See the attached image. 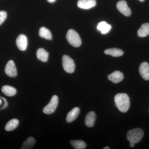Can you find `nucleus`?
Here are the masks:
<instances>
[{
    "mask_svg": "<svg viewBox=\"0 0 149 149\" xmlns=\"http://www.w3.org/2000/svg\"><path fill=\"white\" fill-rule=\"evenodd\" d=\"M115 106L122 112H127L130 106V99L125 93H118L114 97Z\"/></svg>",
    "mask_w": 149,
    "mask_h": 149,
    "instance_id": "nucleus-1",
    "label": "nucleus"
},
{
    "mask_svg": "<svg viewBox=\"0 0 149 149\" xmlns=\"http://www.w3.org/2000/svg\"><path fill=\"white\" fill-rule=\"evenodd\" d=\"M144 136V132L140 128H134L127 133V138L130 142L137 143L140 142Z\"/></svg>",
    "mask_w": 149,
    "mask_h": 149,
    "instance_id": "nucleus-2",
    "label": "nucleus"
},
{
    "mask_svg": "<svg viewBox=\"0 0 149 149\" xmlns=\"http://www.w3.org/2000/svg\"><path fill=\"white\" fill-rule=\"evenodd\" d=\"M66 39L70 45L75 47H80L82 44L79 34L73 29H70L68 31Z\"/></svg>",
    "mask_w": 149,
    "mask_h": 149,
    "instance_id": "nucleus-3",
    "label": "nucleus"
},
{
    "mask_svg": "<svg viewBox=\"0 0 149 149\" xmlns=\"http://www.w3.org/2000/svg\"><path fill=\"white\" fill-rule=\"evenodd\" d=\"M62 65L65 71L68 73H72L74 72L75 63L73 59L69 56L64 55L63 56Z\"/></svg>",
    "mask_w": 149,
    "mask_h": 149,
    "instance_id": "nucleus-4",
    "label": "nucleus"
},
{
    "mask_svg": "<svg viewBox=\"0 0 149 149\" xmlns=\"http://www.w3.org/2000/svg\"><path fill=\"white\" fill-rule=\"evenodd\" d=\"M58 103V97L56 95L53 96L49 103L44 108L43 112L47 114H52L55 111Z\"/></svg>",
    "mask_w": 149,
    "mask_h": 149,
    "instance_id": "nucleus-5",
    "label": "nucleus"
},
{
    "mask_svg": "<svg viewBox=\"0 0 149 149\" xmlns=\"http://www.w3.org/2000/svg\"><path fill=\"white\" fill-rule=\"evenodd\" d=\"M117 8L121 13L126 16H130L131 14V10L128 7L127 3L124 0H121L117 3Z\"/></svg>",
    "mask_w": 149,
    "mask_h": 149,
    "instance_id": "nucleus-6",
    "label": "nucleus"
},
{
    "mask_svg": "<svg viewBox=\"0 0 149 149\" xmlns=\"http://www.w3.org/2000/svg\"><path fill=\"white\" fill-rule=\"evenodd\" d=\"M6 74L11 77H16L17 75V72L15 64L13 61H9L7 63L5 69Z\"/></svg>",
    "mask_w": 149,
    "mask_h": 149,
    "instance_id": "nucleus-7",
    "label": "nucleus"
},
{
    "mask_svg": "<svg viewBox=\"0 0 149 149\" xmlns=\"http://www.w3.org/2000/svg\"><path fill=\"white\" fill-rule=\"evenodd\" d=\"M16 43L17 48L20 50L24 51L27 49V37L23 34L19 35L16 39Z\"/></svg>",
    "mask_w": 149,
    "mask_h": 149,
    "instance_id": "nucleus-8",
    "label": "nucleus"
},
{
    "mask_svg": "<svg viewBox=\"0 0 149 149\" xmlns=\"http://www.w3.org/2000/svg\"><path fill=\"white\" fill-rule=\"evenodd\" d=\"M77 6L83 9H89L96 5V0H78Z\"/></svg>",
    "mask_w": 149,
    "mask_h": 149,
    "instance_id": "nucleus-9",
    "label": "nucleus"
},
{
    "mask_svg": "<svg viewBox=\"0 0 149 149\" xmlns=\"http://www.w3.org/2000/svg\"><path fill=\"white\" fill-rule=\"evenodd\" d=\"M139 72L144 80H149V65L146 62L142 63L139 67Z\"/></svg>",
    "mask_w": 149,
    "mask_h": 149,
    "instance_id": "nucleus-10",
    "label": "nucleus"
},
{
    "mask_svg": "<svg viewBox=\"0 0 149 149\" xmlns=\"http://www.w3.org/2000/svg\"><path fill=\"white\" fill-rule=\"evenodd\" d=\"M124 76L123 73L119 71H115L108 76L110 81L113 83H118L123 80Z\"/></svg>",
    "mask_w": 149,
    "mask_h": 149,
    "instance_id": "nucleus-11",
    "label": "nucleus"
},
{
    "mask_svg": "<svg viewBox=\"0 0 149 149\" xmlns=\"http://www.w3.org/2000/svg\"><path fill=\"white\" fill-rule=\"evenodd\" d=\"M80 113V109L77 107L71 110L67 115L66 120L68 123H71L75 120L79 116Z\"/></svg>",
    "mask_w": 149,
    "mask_h": 149,
    "instance_id": "nucleus-12",
    "label": "nucleus"
},
{
    "mask_svg": "<svg viewBox=\"0 0 149 149\" xmlns=\"http://www.w3.org/2000/svg\"><path fill=\"white\" fill-rule=\"evenodd\" d=\"M96 119L95 113L94 111L88 113L85 118V124L88 127H93L95 125Z\"/></svg>",
    "mask_w": 149,
    "mask_h": 149,
    "instance_id": "nucleus-13",
    "label": "nucleus"
},
{
    "mask_svg": "<svg viewBox=\"0 0 149 149\" xmlns=\"http://www.w3.org/2000/svg\"><path fill=\"white\" fill-rule=\"evenodd\" d=\"M49 54L48 52L43 48H40L37 50V58L41 61L46 62L47 61Z\"/></svg>",
    "mask_w": 149,
    "mask_h": 149,
    "instance_id": "nucleus-14",
    "label": "nucleus"
},
{
    "mask_svg": "<svg viewBox=\"0 0 149 149\" xmlns=\"http://www.w3.org/2000/svg\"><path fill=\"white\" fill-rule=\"evenodd\" d=\"M139 37H144L149 35V23H146L141 25L138 31Z\"/></svg>",
    "mask_w": 149,
    "mask_h": 149,
    "instance_id": "nucleus-15",
    "label": "nucleus"
},
{
    "mask_svg": "<svg viewBox=\"0 0 149 149\" xmlns=\"http://www.w3.org/2000/svg\"><path fill=\"white\" fill-rule=\"evenodd\" d=\"M104 53L113 57H119L123 54V52L120 49L111 48L105 50Z\"/></svg>",
    "mask_w": 149,
    "mask_h": 149,
    "instance_id": "nucleus-16",
    "label": "nucleus"
},
{
    "mask_svg": "<svg viewBox=\"0 0 149 149\" xmlns=\"http://www.w3.org/2000/svg\"><path fill=\"white\" fill-rule=\"evenodd\" d=\"M2 91L8 97L14 96L17 93L15 88L9 85H5L2 88Z\"/></svg>",
    "mask_w": 149,
    "mask_h": 149,
    "instance_id": "nucleus-17",
    "label": "nucleus"
},
{
    "mask_svg": "<svg viewBox=\"0 0 149 149\" xmlns=\"http://www.w3.org/2000/svg\"><path fill=\"white\" fill-rule=\"evenodd\" d=\"M39 35L42 38L47 40H52V36L50 31L45 27L40 28L39 30Z\"/></svg>",
    "mask_w": 149,
    "mask_h": 149,
    "instance_id": "nucleus-18",
    "label": "nucleus"
},
{
    "mask_svg": "<svg viewBox=\"0 0 149 149\" xmlns=\"http://www.w3.org/2000/svg\"><path fill=\"white\" fill-rule=\"evenodd\" d=\"M97 28L101 32L102 34H106L109 32L111 29V26L105 22L103 21L99 23Z\"/></svg>",
    "mask_w": 149,
    "mask_h": 149,
    "instance_id": "nucleus-19",
    "label": "nucleus"
},
{
    "mask_svg": "<svg viewBox=\"0 0 149 149\" xmlns=\"http://www.w3.org/2000/svg\"><path fill=\"white\" fill-rule=\"evenodd\" d=\"M19 124V120L17 119H12L9 121L6 124L5 130L6 131H11L15 129L17 127Z\"/></svg>",
    "mask_w": 149,
    "mask_h": 149,
    "instance_id": "nucleus-20",
    "label": "nucleus"
},
{
    "mask_svg": "<svg viewBox=\"0 0 149 149\" xmlns=\"http://www.w3.org/2000/svg\"><path fill=\"white\" fill-rule=\"evenodd\" d=\"M70 143L74 149H84L86 148V144L83 141L73 140L70 141Z\"/></svg>",
    "mask_w": 149,
    "mask_h": 149,
    "instance_id": "nucleus-21",
    "label": "nucleus"
},
{
    "mask_svg": "<svg viewBox=\"0 0 149 149\" xmlns=\"http://www.w3.org/2000/svg\"><path fill=\"white\" fill-rule=\"evenodd\" d=\"M35 143V140L33 137H30L28 138L22 146V149H28L32 148L34 146Z\"/></svg>",
    "mask_w": 149,
    "mask_h": 149,
    "instance_id": "nucleus-22",
    "label": "nucleus"
},
{
    "mask_svg": "<svg viewBox=\"0 0 149 149\" xmlns=\"http://www.w3.org/2000/svg\"><path fill=\"white\" fill-rule=\"evenodd\" d=\"M7 16V14L5 11H0V25L4 22Z\"/></svg>",
    "mask_w": 149,
    "mask_h": 149,
    "instance_id": "nucleus-23",
    "label": "nucleus"
},
{
    "mask_svg": "<svg viewBox=\"0 0 149 149\" xmlns=\"http://www.w3.org/2000/svg\"><path fill=\"white\" fill-rule=\"evenodd\" d=\"M130 147H131V148H133V147L135 146V143H132V142H130Z\"/></svg>",
    "mask_w": 149,
    "mask_h": 149,
    "instance_id": "nucleus-24",
    "label": "nucleus"
},
{
    "mask_svg": "<svg viewBox=\"0 0 149 149\" xmlns=\"http://www.w3.org/2000/svg\"><path fill=\"white\" fill-rule=\"evenodd\" d=\"M50 3H53L56 0H47Z\"/></svg>",
    "mask_w": 149,
    "mask_h": 149,
    "instance_id": "nucleus-25",
    "label": "nucleus"
},
{
    "mask_svg": "<svg viewBox=\"0 0 149 149\" xmlns=\"http://www.w3.org/2000/svg\"><path fill=\"white\" fill-rule=\"evenodd\" d=\"M110 148H109V147H105L104 148V149H110Z\"/></svg>",
    "mask_w": 149,
    "mask_h": 149,
    "instance_id": "nucleus-26",
    "label": "nucleus"
},
{
    "mask_svg": "<svg viewBox=\"0 0 149 149\" xmlns=\"http://www.w3.org/2000/svg\"><path fill=\"white\" fill-rule=\"evenodd\" d=\"M2 103V100H1V99H0V104H1Z\"/></svg>",
    "mask_w": 149,
    "mask_h": 149,
    "instance_id": "nucleus-27",
    "label": "nucleus"
},
{
    "mask_svg": "<svg viewBox=\"0 0 149 149\" xmlns=\"http://www.w3.org/2000/svg\"><path fill=\"white\" fill-rule=\"evenodd\" d=\"M139 1H140L143 2L144 1H145V0H139Z\"/></svg>",
    "mask_w": 149,
    "mask_h": 149,
    "instance_id": "nucleus-28",
    "label": "nucleus"
}]
</instances>
